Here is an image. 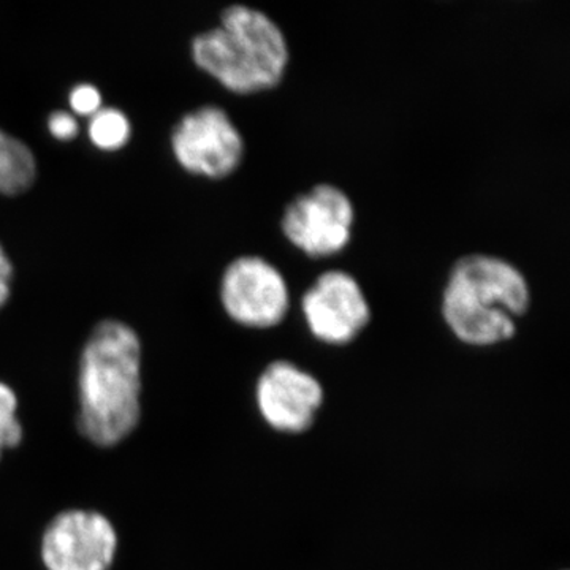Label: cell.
<instances>
[{
  "label": "cell",
  "mask_w": 570,
  "mask_h": 570,
  "mask_svg": "<svg viewBox=\"0 0 570 570\" xmlns=\"http://www.w3.org/2000/svg\"><path fill=\"white\" fill-rule=\"evenodd\" d=\"M13 262L10 261L6 247L0 243V309L6 306L11 295V279H13Z\"/></svg>",
  "instance_id": "obj_15"
},
{
  "label": "cell",
  "mask_w": 570,
  "mask_h": 570,
  "mask_svg": "<svg viewBox=\"0 0 570 570\" xmlns=\"http://www.w3.org/2000/svg\"><path fill=\"white\" fill-rule=\"evenodd\" d=\"M255 400L269 426L284 433H302L313 425L324 401V389L294 363L277 360L258 377Z\"/></svg>",
  "instance_id": "obj_9"
},
{
  "label": "cell",
  "mask_w": 570,
  "mask_h": 570,
  "mask_svg": "<svg viewBox=\"0 0 570 570\" xmlns=\"http://www.w3.org/2000/svg\"><path fill=\"white\" fill-rule=\"evenodd\" d=\"M219 296L227 316L249 328L281 324L291 307V292L283 273L255 254L239 255L225 266Z\"/></svg>",
  "instance_id": "obj_7"
},
{
  "label": "cell",
  "mask_w": 570,
  "mask_h": 570,
  "mask_svg": "<svg viewBox=\"0 0 570 570\" xmlns=\"http://www.w3.org/2000/svg\"><path fill=\"white\" fill-rule=\"evenodd\" d=\"M88 135L94 146L104 151H116L127 145L132 135L129 116L116 107H102L89 116Z\"/></svg>",
  "instance_id": "obj_11"
},
{
  "label": "cell",
  "mask_w": 570,
  "mask_h": 570,
  "mask_svg": "<svg viewBox=\"0 0 570 570\" xmlns=\"http://www.w3.org/2000/svg\"><path fill=\"white\" fill-rule=\"evenodd\" d=\"M170 145L184 170L208 178L234 174L245 156V138L238 126L214 104L183 115L171 130Z\"/></svg>",
  "instance_id": "obj_5"
},
{
  "label": "cell",
  "mask_w": 570,
  "mask_h": 570,
  "mask_svg": "<svg viewBox=\"0 0 570 570\" xmlns=\"http://www.w3.org/2000/svg\"><path fill=\"white\" fill-rule=\"evenodd\" d=\"M24 426L20 417V397L7 382L0 381V460L10 450L20 448Z\"/></svg>",
  "instance_id": "obj_12"
},
{
  "label": "cell",
  "mask_w": 570,
  "mask_h": 570,
  "mask_svg": "<svg viewBox=\"0 0 570 570\" xmlns=\"http://www.w3.org/2000/svg\"><path fill=\"white\" fill-rule=\"evenodd\" d=\"M118 551L119 532L110 517L99 510H61L41 532L45 570H111Z\"/></svg>",
  "instance_id": "obj_4"
},
{
  "label": "cell",
  "mask_w": 570,
  "mask_h": 570,
  "mask_svg": "<svg viewBox=\"0 0 570 570\" xmlns=\"http://www.w3.org/2000/svg\"><path fill=\"white\" fill-rule=\"evenodd\" d=\"M47 126L52 137L58 140H71L80 134V122H78L77 116L67 110L51 111L48 115Z\"/></svg>",
  "instance_id": "obj_14"
},
{
  "label": "cell",
  "mask_w": 570,
  "mask_h": 570,
  "mask_svg": "<svg viewBox=\"0 0 570 570\" xmlns=\"http://www.w3.org/2000/svg\"><path fill=\"white\" fill-rule=\"evenodd\" d=\"M531 305L527 276L508 258L472 253L450 268L442 292V316L453 335L472 346L512 340L515 317Z\"/></svg>",
  "instance_id": "obj_2"
},
{
  "label": "cell",
  "mask_w": 570,
  "mask_h": 570,
  "mask_svg": "<svg viewBox=\"0 0 570 570\" xmlns=\"http://www.w3.org/2000/svg\"><path fill=\"white\" fill-rule=\"evenodd\" d=\"M69 105L75 116H92L104 107V96L92 82H80L71 88Z\"/></svg>",
  "instance_id": "obj_13"
},
{
  "label": "cell",
  "mask_w": 570,
  "mask_h": 570,
  "mask_svg": "<svg viewBox=\"0 0 570 570\" xmlns=\"http://www.w3.org/2000/svg\"><path fill=\"white\" fill-rule=\"evenodd\" d=\"M37 178V159L31 146L0 129V194L24 193Z\"/></svg>",
  "instance_id": "obj_10"
},
{
  "label": "cell",
  "mask_w": 570,
  "mask_h": 570,
  "mask_svg": "<svg viewBox=\"0 0 570 570\" xmlns=\"http://www.w3.org/2000/svg\"><path fill=\"white\" fill-rule=\"evenodd\" d=\"M142 346L134 326L104 318L78 360V430L97 448L111 449L140 425Z\"/></svg>",
  "instance_id": "obj_1"
},
{
  "label": "cell",
  "mask_w": 570,
  "mask_h": 570,
  "mask_svg": "<svg viewBox=\"0 0 570 570\" xmlns=\"http://www.w3.org/2000/svg\"><path fill=\"white\" fill-rule=\"evenodd\" d=\"M307 328L326 344L354 341L371 321V307L362 285L344 269H326L302 296Z\"/></svg>",
  "instance_id": "obj_8"
},
{
  "label": "cell",
  "mask_w": 570,
  "mask_h": 570,
  "mask_svg": "<svg viewBox=\"0 0 570 570\" xmlns=\"http://www.w3.org/2000/svg\"><path fill=\"white\" fill-rule=\"evenodd\" d=\"M355 208L346 190L321 183L296 195L284 208L281 228L292 245L311 257H328L351 242Z\"/></svg>",
  "instance_id": "obj_6"
},
{
  "label": "cell",
  "mask_w": 570,
  "mask_h": 570,
  "mask_svg": "<svg viewBox=\"0 0 570 570\" xmlns=\"http://www.w3.org/2000/svg\"><path fill=\"white\" fill-rule=\"evenodd\" d=\"M190 52L197 67L238 94L275 88L291 59L281 26L245 3L225 7L219 24L194 37Z\"/></svg>",
  "instance_id": "obj_3"
}]
</instances>
